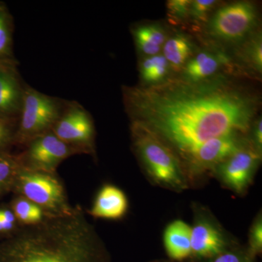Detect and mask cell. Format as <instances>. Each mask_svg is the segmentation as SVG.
<instances>
[{"instance_id":"1","label":"cell","mask_w":262,"mask_h":262,"mask_svg":"<svg viewBox=\"0 0 262 262\" xmlns=\"http://www.w3.org/2000/svg\"><path fill=\"white\" fill-rule=\"evenodd\" d=\"M122 93L131 122L153 133L180 160L211 139L246 134L259 108L257 96L224 75L125 86Z\"/></svg>"},{"instance_id":"2","label":"cell","mask_w":262,"mask_h":262,"mask_svg":"<svg viewBox=\"0 0 262 262\" xmlns=\"http://www.w3.org/2000/svg\"><path fill=\"white\" fill-rule=\"evenodd\" d=\"M0 262H110L94 226L80 207L20 226L0 239Z\"/></svg>"},{"instance_id":"3","label":"cell","mask_w":262,"mask_h":262,"mask_svg":"<svg viewBox=\"0 0 262 262\" xmlns=\"http://www.w3.org/2000/svg\"><path fill=\"white\" fill-rule=\"evenodd\" d=\"M133 145L149 179L172 190L187 187V173L177 154L145 127L131 122Z\"/></svg>"},{"instance_id":"4","label":"cell","mask_w":262,"mask_h":262,"mask_svg":"<svg viewBox=\"0 0 262 262\" xmlns=\"http://www.w3.org/2000/svg\"><path fill=\"white\" fill-rule=\"evenodd\" d=\"M66 103L29 86L25 87L15 143L25 145L34 138L52 130Z\"/></svg>"},{"instance_id":"5","label":"cell","mask_w":262,"mask_h":262,"mask_svg":"<svg viewBox=\"0 0 262 262\" xmlns=\"http://www.w3.org/2000/svg\"><path fill=\"white\" fill-rule=\"evenodd\" d=\"M13 192L32 202L47 215L67 213L73 208L69 204L64 188L55 174L22 167Z\"/></svg>"},{"instance_id":"6","label":"cell","mask_w":262,"mask_h":262,"mask_svg":"<svg viewBox=\"0 0 262 262\" xmlns=\"http://www.w3.org/2000/svg\"><path fill=\"white\" fill-rule=\"evenodd\" d=\"M257 24V11L252 3L237 2L217 10L208 21L211 37L225 43L242 42Z\"/></svg>"},{"instance_id":"7","label":"cell","mask_w":262,"mask_h":262,"mask_svg":"<svg viewBox=\"0 0 262 262\" xmlns=\"http://www.w3.org/2000/svg\"><path fill=\"white\" fill-rule=\"evenodd\" d=\"M24 146L23 152L18 155L22 167L45 173L55 174L63 160L72 155L81 154L78 149L66 144L52 130L34 138Z\"/></svg>"},{"instance_id":"8","label":"cell","mask_w":262,"mask_h":262,"mask_svg":"<svg viewBox=\"0 0 262 262\" xmlns=\"http://www.w3.org/2000/svg\"><path fill=\"white\" fill-rule=\"evenodd\" d=\"M52 131L81 153L94 152L95 127L91 115L77 102L66 103Z\"/></svg>"},{"instance_id":"9","label":"cell","mask_w":262,"mask_h":262,"mask_svg":"<svg viewBox=\"0 0 262 262\" xmlns=\"http://www.w3.org/2000/svg\"><path fill=\"white\" fill-rule=\"evenodd\" d=\"M261 155L252 143L246 141L239 149L215 168V172L226 187L242 194L252 182Z\"/></svg>"},{"instance_id":"10","label":"cell","mask_w":262,"mask_h":262,"mask_svg":"<svg viewBox=\"0 0 262 262\" xmlns=\"http://www.w3.org/2000/svg\"><path fill=\"white\" fill-rule=\"evenodd\" d=\"M242 137L235 134L211 139L192 150L181 162L182 165L185 164L184 168L192 176L215 170L246 142Z\"/></svg>"},{"instance_id":"11","label":"cell","mask_w":262,"mask_h":262,"mask_svg":"<svg viewBox=\"0 0 262 262\" xmlns=\"http://www.w3.org/2000/svg\"><path fill=\"white\" fill-rule=\"evenodd\" d=\"M24 91L14 58L0 61V118H18Z\"/></svg>"},{"instance_id":"12","label":"cell","mask_w":262,"mask_h":262,"mask_svg":"<svg viewBox=\"0 0 262 262\" xmlns=\"http://www.w3.org/2000/svg\"><path fill=\"white\" fill-rule=\"evenodd\" d=\"M191 251L196 257L212 258L227 250L225 234L206 215H200L191 227Z\"/></svg>"},{"instance_id":"13","label":"cell","mask_w":262,"mask_h":262,"mask_svg":"<svg viewBox=\"0 0 262 262\" xmlns=\"http://www.w3.org/2000/svg\"><path fill=\"white\" fill-rule=\"evenodd\" d=\"M127 209L125 192L113 184H105L96 194L89 213L94 218L118 220L125 216Z\"/></svg>"},{"instance_id":"14","label":"cell","mask_w":262,"mask_h":262,"mask_svg":"<svg viewBox=\"0 0 262 262\" xmlns=\"http://www.w3.org/2000/svg\"><path fill=\"white\" fill-rule=\"evenodd\" d=\"M191 227L182 220H175L165 229L163 242L165 251L172 259L182 261L192 254Z\"/></svg>"},{"instance_id":"15","label":"cell","mask_w":262,"mask_h":262,"mask_svg":"<svg viewBox=\"0 0 262 262\" xmlns=\"http://www.w3.org/2000/svg\"><path fill=\"white\" fill-rule=\"evenodd\" d=\"M223 64V59L218 55L204 51L192 56L182 69L184 80L201 81L215 77Z\"/></svg>"},{"instance_id":"16","label":"cell","mask_w":262,"mask_h":262,"mask_svg":"<svg viewBox=\"0 0 262 262\" xmlns=\"http://www.w3.org/2000/svg\"><path fill=\"white\" fill-rule=\"evenodd\" d=\"M136 47L144 57L160 54L165 41L166 33L160 26L142 25L133 29Z\"/></svg>"},{"instance_id":"17","label":"cell","mask_w":262,"mask_h":262,"mask_svg":"<svg viewBox=\"0 0 262 262\" xmlns=\"http://www.w3.org/2000/svg\"><path fill=\"white\" fill-rule=\"evenodd\" d=\"M164 57L174 70H181L192 57L193 46L189 39L182 34L168 38L164 44Z\"/></svg>"},{"instance_id":"18","label":"cell","mask_w":262,"mask_h":262,"mask_svg":"<svg viewBox=\"0 0 262 262\" xmlns=\"http://www.w3.org/2000/svg\"><path fill=\"white\" fill-rule=\"evenodd\" d=\"M170 67L162 53L144 57L139 64L141 86H151L168 80Z\"/></svg>"},{"instance_id":"19","label":"cell","mask_w":262,"mask_h":262,"mask_svg":"<svg viewBox=\"0 0 262 262\" xmlns=\"http://www.w3.org/2000/svg\"><path fill=\"white\" fill-rule=\"evenodd\" d=\"M21 163L18 155L6 150H0V198L13 192Z\"/></svg>"},{"instance_id":"20","label":"cell","mask_w":262,"mask_h":262,"mask_svg":"<svg viewBox=\"0 0 262 262\" xmlns=\"http://www.w3.org/2000/svg\"><path fill=\"white\" fill-rule=\"evenodd\" d=\"M10 207L20 226L37 225L47 216L42 208L23 196L16 195Z\"/></svg>"},{"instance_id":"21","label":"cell","mask_w":262,"mask_h":262,"mask_svg":"<svg viewBox=\"0 0 262 262\" xmlns=\"http://www.w3.org/2000/svg\"><path fill=\"white\" fill-rule=\"evenodd\" d=\"M13 18L4 3H0V61L13 56Z\"/></svg>"},{"instance_id":"22","label":"cell","mask_w":262,"mask_h":262,"mask_svg":"<svg viewBox=\"0 0 262 262\" xmlns=\"http://www.w3.org/2000/svg\"><path fill=\"white\" fill-rule=\"evenodd\" d=\"M10 206H0V238L9 237L20 227Z\"/></svg>"},{"instance_id":"23","label":"cell","mask_w":262,"mask_h":262,"mask_svg":"<svg viewBox=\"0 0 262 262\" xmlns=\"http://www.w3.org/2000/svg\"><path fill=\"white\" fill-rule=\"evenodd\" d=\"M261 44V34H257L249 41L245 51V56L247 58L248 62L259 73H261L262 69Z\"/></svg>"},{"instance_id":"24","label":"cell","mask_w":262,"mask_h":262,"mask_svg":"<svg viewBox=\"0 0 262 262\" xmlns=\"http://www.w3.org/2000/svg\"><path fill=\"white\" fill-rule=\"evenodd\" d=\"M15 120L0 118V150H6L15 143L17 125Z\"/></svg>"},{"instance_id":"25","label":"cell","mask_w":262,"mask_h":262,"mask_svg":"<svg viewBox=\"0 0 262 262\" xmlns=\"http://www.w3.org/2000/svg\"><path fill=\"white\" fill-rule=\"evenodd\" d=\"M218 1L215 0H194L189 9V16L198 21H206L207 16L213 10Z\"/></svg>"},{"instance_id":"26","label":"cell","mask_w":262,"mask_h":262,"mask_svg":"<svg viewBox=\"0 0 262 262\" xmlns=\"http://www.w3.org/2000/svg\"><path fill=\"white\" fill-rule=\"evenodd\" d=\"M262 250V220L261 215L253 222L249 233V256H253L261 252Z\"/></svg>"},{"instance_id":"27","label":"cell","mask_w":262,"mask_h":262,"mask_svg":"<svg viewBox=\"0 0 262 262\" xmlns=\"http://www.w3.org/2000/svg\"><path fill=\"white\" fill-rule=\"evenodd\" d=\"M192 1L189 0H170L167 3L169 14L176 19L187 18Z\"/></svg>"},{"instance_id":"28","label":"cell","mask_w":262,"mask_h":262,"mask_svg":"<svg viewBox=\"0 0 262 262\" xmlns=\"http://www.w3.org/2000/svg\"><path fill=\"white\" fill-rule=\"evenodd\" d=\"M210 262H251L249 255L245 254L238 251H226L215 257Z\"/></svg>"},{"instance_id":"29","label":"cell","mask_w":262,"mask_h":262,"mask_svg":"<svg viewBox=\"0 0 262 262\" xmlns=\"http://www.w3.org/2000/svg\"><path fill=\"white\" fill-rule=\"evenodd\" d=\"M252 144L259 154L262 151V120L261 117L257 119L253 125Z\"/></svg>"}]
</instances>
